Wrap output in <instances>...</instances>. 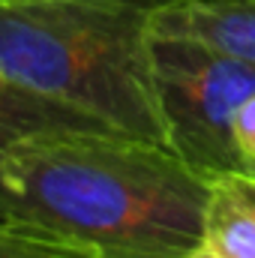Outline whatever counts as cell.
Wrapping results in <instances>:
<instances>
[{
	"mask_svg": "<svg viewBox=\"0 0 255 258\" xmlns=\"http://www.w3.org/2000/svg\"><path fill=\"white\" fill-rule=\"evenodd\" d=\"M210 177L168 147L120 132L27 141L0 165V219L27 222L99 258H192Z\"/></svg>",
	"mask_w": 255,
	"mask_h": 258,
	"instance_id": "6da1fadb",
	"label": "cell"
},
{
	"mask_svg": "<svg viewBox=\"0 0 255 258\" xmlns=\"http://www.w3.org/2000/svg\"><path fill=\"white\" fill-rule=\"evenodd\" d=\"M177 3H0V75L120 135L168 147L153 81V24Z\"/></svg>",
	"mask_w": 255,
	"mask_h": 258,
	"instance_id": "7a4b0ae2",
	"label": "cell"
},
{
	"mask_svg": "<svg viewBox=\"0 0 255 258\" xmlns=\"http://www.w3.org/2000/svg\"><path fill=\"white\" fill-rule=\"evenodd\" d=\"M153 81L168 150L204 177L246 171L234 120L255 93V66L201 39L153 33Z\"/></svg>",
	"mask_w": 255,
	"mask_h": 258,
	"instance_id": "3957f363",
	"label": "cell"
},
{
	"mask_svg": "<svg viewBox=\"0 0 255 258\" xmlns=\"http://www.w3.org/2000/svg\"><path fill=\"white\" fill-rule=\"evenodd\" d=\"M153 33L201 39L255 66V0H183L159 12Z\"/></svg>",
	"mask_w": 255,
	"mask_h": 258,
	"instance_id": "277c9868",
	"label": "cell"
},
{
	"mask_svg": "<svg viewBox=\"0 0 255 258\" xmlns=\"http://www.w3.org/2000/svg\"><path fill=\"white\" fill-rule=\"evenodd\" d=\"M63 132H114V129L0 75V165L27 141Z\"/></svg>",
	"mask_w": 255,
	"mask_h": 258,
	"instance_id": "5b68a950",
	"label": "cell"
},
{
	"mask_svg": "<svg viewBox=\"0 0 255 258\" xmlns=\"http://www.w3.org/2000/svg\"><path fill=\"white\" fill-rule=\"evenodd\" d=\"M201 246L213 258H255V171L210 180Z\"/></svg>",
	"mask_w": 255,
	"mask_h": 258,
	"instance_id": "8992f818",
	"label": "cell"
},
{
	"mask_svg": "<svg viewBox=\"0 0 255 258\" xmlns=\"http://www.w3.org/2000/svg\"><path fill=\"white\" fill-rule=\"evenodd\" d=\"M0 258H99L93 249L78 246L45 228L0 219Z\"/></svg>",
	"mask_w": 255,
	"mask_h": 258,
	"instance_id": "52a82bcc",
	"label": "cell"
},
{
	"mask_svg": "<svg viewBox=\"0 0 255 258\" xmlns=\"http://www.w3.org/2000/svg\"><path fill=\"white\" fill-rule=\"evenodd\" d=\"M234 141H237L243 168H246V171H255V93L243 102V108L237 111V120H234Z\"/></svg>",
	"mask_w": 255,
	"mask_h": 258,
	"instance_id": "ba28073f",
	"label": "cell"
},
{
	"mask_svg": "<svg viewBox=\"0 0 255 258\" xmlns=\"http://www.w3.org/2000/svg\"><path fill=\"white\" fill-rule=\"evenodd\" d=\"M192 258H213V255H210V252H207V249L201 246V249H198V252H195V255H192Z\"/></svg>",
	"mask_w": 255,
	"mask_h": 258,
	"instance_id": "9c48e42d",
	"label": "cell"
},
{
	"mask_svg": "<svg viewBox=\"0 0 255 258\" xmlns=\"http://www.w3.org/2000/svg\"><path fill=\"white\" fill-rule=\"evenodd\" d=\"M0 3H21V0H0Z\"/></svg>",
	"mask_w": 255,
	"mask_h": 258,
	"instance_id": "30bf717a",
	"label": "cell"
}]
</instances>
